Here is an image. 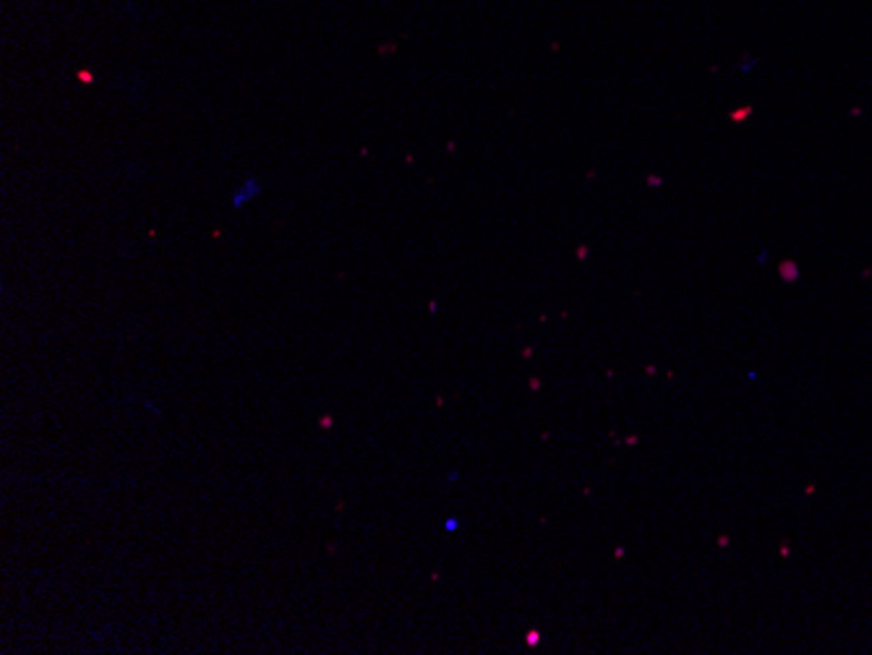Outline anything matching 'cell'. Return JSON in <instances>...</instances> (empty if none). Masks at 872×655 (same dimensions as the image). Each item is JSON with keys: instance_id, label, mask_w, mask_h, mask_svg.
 I'll use <instances>...</instances> for the list:
<instances>
[{"instance_id": "obj_1", "label": "cell", "mask_w": 872, "mask_h": 655, "mask_svg": "<svg viewBox=\"0 0 872 655\" xmlns=\"http://www.w3.org/2000/svg\"><path fill=\"white\" fill-rule=\"evenodd\" d=\"M259 193H261V183H259L256 178H246V181L236 188L230 204H233V209H243V206H249Z\"/></svg>"}]
</instances>
